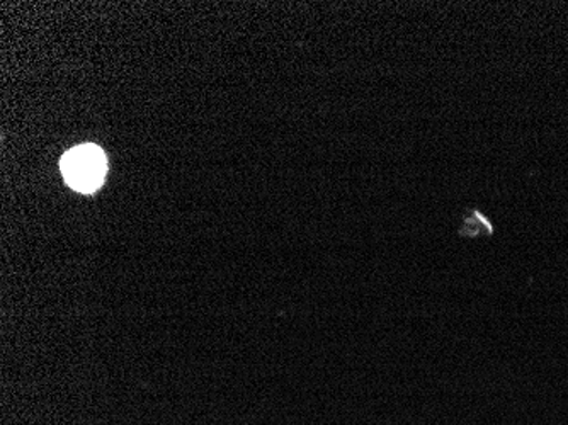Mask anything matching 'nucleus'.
Listing matches in <instances>:
<instances>
[{"label": "nucleus", "mask_w": 568, "mask_h": 425, "mask_svg": "<svg viewBox=\"0 0 568 425\" xmlns=\"http://www.w3.org/2000/svg\"><path fill=\"white\" fill-rule=\"evenodd\" d=\"M62 172L73 190L94 193L106 175V155L95 145L75 146L63 155Z\"/></svg>", "instance_id": "1"}]
</instances>
